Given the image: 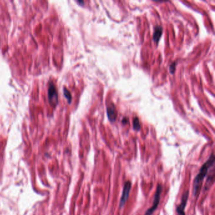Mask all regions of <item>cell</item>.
Masks as SVG:
<instances>
[{
	"mask_svg": "<svg viewBox=\"0 0 215 215\" xmlns=\"http://www.w3.org/2000/svg\"><path fill=\"white\" fill-rule=\"evenodd\" d=\"M214 155L212 153L210 156L208 160L206 161L201 168L199 170V173L194 178V182H193V188H192V195L194 197H198L199 192L201 189L202 184H203V180L206 175H207L208 169L211 167L214 163Z\"/></svg>",
	"mask_w": 215,
	"mask_h": 215,
	"instance_id": "1",
	"label": "cell"
},
{
	"mask_svg": "<svg viewBox=\"0 0 215 215\" xmlns=\"http://www.w3.org/2000/svg\"><path fill=\"white\" fill-rule=\"evenodd\" d=\"M162 191V186L161 184H158L157 187L155 194H154L153 205L151 208L148 209V210L146 211L145 215H152L153 212L158 208L159 203H160Z\"/></svg>",
	"mask_w": 215,
	"mask_h": 215,
	"instance_id": "2",
	"label": "cell"
},
{
	"mask_svg": "<svg viewBox=\"0 0 215 215\" xmlns=\"http://www.w3.org/2000/svg\"><path fill=\"white\" fill-rule=\"evenodd\" d=\"M132 187V184L130 181H127L125 182L123 187V190L122 192V196L121 197V200L119 202V207L122 208L126 204L127 200L128 199L129 196H130V192Z\"/></svg>",
	"mask_w": 215,
	"mask_h": 215,
	"instance_id": "3",
	"label": "cell"
},
{
	"mask_svg": "<svg viewBox=\"0 0 215 215\" xmlns=\"http://www.w3.org/2000/svg\"><path fill=\"white\" fill-rule=\"evenodd\" d=\"M189 198V191H186L184 192L182 196L181 197V202L180 204L177 207L176 211H177V215H186L185 214L184 210L187 205V200Z\"/></svg>",
	"mask_w": 215,
	"mask_h": 215,
	"instance_id": "4",
	"label": "cell"
},
{
	"mask_svg": "<svg viewBox=\"0 0 215 215\" xmlns=\"http://www.w3.org/2000/svg\"><path fill=\"white\" fill-rule=\"evenodd\" d=\"M48 96L50 102L55 105L58 103V93L54 84L51 83L48 90Z\"/></svg>",
	"mask_w": 215,
	"mask_h": 215,
	"instance_id": "5",
	"label": "cell"
},
{
	"mask_svg": "<svg viewBox=\"0 0 215 215\" xmlns=\"http://www.w3.org/2000/svg\"><path fill=\"white\" fill-rule=\"evenodd\" d=\"M107 113L109 121L111 122H115L116 118H117V110H116L114 104H110L107 106Z\"/></svg>",
	"mask_w": 215,
	"mask_h": 215,
	"instance_id": "6",
	"label": "cell"
},
{
	"mask_svg": "<svg viewBox=\"0 0 215 215\" xmlns=\"http://www.w3.org/2000/svg\"><path fill=\"white\" fill-rule=\"evenodd\" d=\"M162 34V28L160 26H157L154 28V31L153 33V41L158 43L161 37Z\"/></svg>",
	"mask_w": 215,
	"mask_h": 215,
	"instance_id": "7",
	"label": "cell"
},
{
	"mask_svg": "<svg viewBox=\"0 0 215 215\" xmlns=\"http://www.w3.org/2000/svg\"><path fill=\"white\" fill-rule=\"evenodd\" d=\"M132 124H133V128L134 130L138 131L140 130V121L137 117H135L134 119H133V122H132Z\"/></svg>",
	"mask_w": 215,
	"mask_h": 215,
	"instance_id": "8",
	"label": "cell"
},
{
	"mask_svg": "<svg viewBox=\"0 0 215 215\" xmlns=\"http://www.w3.org/2000/svg\"><path fill=\"white\" fill-rule=\"evenodd\" d=\"M64 96H65V97L66 98V99L68 100V102L70 103L71 101V99H72L71 95L70 92H69L68 90L65 88H64Z\"/></svg>",
	"mask_w": 215,
	"mask_h": 215,
	"instance_id": "9",
	"label": "cell"
},
{
	"mask_svg": "<svg viewBox=\"0 0 215 215\" xmlns=\"http://www.w3.org/2000/svg\"><path fill=\"white\" fill-rule=\"evenodd\" d=\"M175 65H176V63L174 62L170 66V72L172 74L174 73L175 70Z\"/></svg>",
	"mask_w": 215,
	"mask_h": 215,
	"instance_id": "10",
	"label": "cell"
},
{
	"mask_svg": "<svg viewBox=\"0 0 215 215\" xmlns=\"http://www.w3.org/2000/svg\"><path fill=\"white\" fill-rule=\"evenodd\" d=\"M122 124H126L127 122V119L126 117H124V118H123V119H122Z\"/></svg>",
	"mask_w": 215,
	"mask_h": 215,
	"instance_id": "11",
	"label": "cell"
}]
</instances>
